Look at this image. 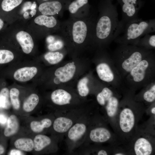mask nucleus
Returning a JSON list of instances; mask_svg holds the SVG:
<instances>
[{
    "label": "nucleus",
    "instance_id": "nucleus-1",
    "mask_svg": "<svg viewBox=\"0 0 155 155\" xmlns=\"http://www.w3.org/2000/svg\"><path fill=\"white\" fill-rule=\"evenodd\" d=\"M111 0H103L100 5V14L95 23L93 37L101 41L110 42L121 32L124 24L118 18L117 7Z\"/></svg>",
    "mask_w": 155,
    "mask_h": 155
},
{
    "label": "nucleus",
    "instance_id": "nucleus-2",
    "mask_svg": "<svg viewBox=\"0 0 155 155\" xmlns=\"http://www.w3.org/2000/svg\"><path fill=\"white\" fill-rule=\"evenodd\" d=\"M155 31L154 19L144 20L138 18L126 23L114 40L123 44H137L142 36Z\"/></svg>",
    "mask_w": 155,
    "mask_h": 155
},
{
    "label": "nucleus",
    "instance_id": "nucleus-3",
    "mask_svg": "<svg viewBox=\"0 0 155 155\" xmlns=\"http://www.w3.org/2000/svg\"><path fill=\"white\" fill-rule=\"evenodd\" d=\"M122 11L121 22L124 25L130 21L138 18V13L144 4L141 0H117Z\"/></svg>",
    "mask_w": 155,
    "mask_h": 155
},
{
    "label": "nucleus",
    "instance_id": "nucleus-4",
    "mask_svg": "<svg viewBox=\"0 0 155 155\" xmlns=\"http://www.w3.org/2000/svg\"><path fill=\"white\" fill-rule=\"evenodd\" d=\"M98 103L101 106H104L108 116L112 117L116 115L118 109V101L113 96L112 91L105 87L99 93L96 97Z\"/></svg>",
    "mask_w": 155,
    "mask_h": 155
},
{
    "label": "nucleus",
    "instance_id": "nucleus-5",
    "mask_svg": "<svg viewBox=\"0 0 155 155\" xmlns=\"http://www.w3.org/2000/svg\"><path fill=\"white\" fill-rule=\"evenodd\" d=\"M145 51L143 49L129 46L130 55L123 62L122 67L123 69L127 72H130L142 60Z\"/></svg>",
    "mask_w": 155,
    "mask_h": 155
},
{
    "label": "nucleus",
    "instance_id": "nucleus-6",
    "mask_svg": "<svg viewBox=\"0 0 155 155\" xmlns=\"http://www.w3.org/2000/svg\"><path fill=\"white\" fill-rule=\"evenodd\" d=\"M88 29L87 25L84 21L78 20L73 24L71 35L73 41L78 44L84 42L87 36Z\"/></svg>",
    "mask_w": 155,
    "mask_h": 155
},
{
    "label": "nucleus",
    "instance_id": "nucleus-7",
    "mask_svg": "<svg viewBox=\"0 0 155 155\" xmlns=\"http://www.w3.org/2000/svg\"><path fill=\"white\" fill-rule=\"evenodd\" d=\"M135 121L134 114L131 109L128 108L123 109L119 116V125L124 132L128 133L133 128Z\"/></svg>",
    "mask_w": 155,
    "mask_h": 155
},
{
    "label": "nucleus",
    "instance_id": "nucleus-8",
    "mask_svg": "<svg viewBox=\"0 0 155 155\" xmlns=\"http://www.w3.org/2000/svg\"><path fill=\"white\" fill-rule=\"evenodd\" d=\"M65 0H53L43 2L39 5V11L43 15H53L62 9Z\"/></svg>",
    "mask_w": 155,
    "mask_h": 155
},
{
    "label": "nucleus",
    "instance_id": "nucleus-9",
    "mask_svg": "<svg viewBox=\"0 0 155 155\" xmlns=\"http://www.w3.org/2000/svg\"><path fill=\"white\" fill-rule=\"evenodd\" d=\"M76 70V67L73 63H69L63 67L57 68L55 72L56 77L61 82H67L73 78Z\"/></svg>",
    "mask_w": 155,
    "mask_h": 155
},
{
    "label": "nucleus",
    "instance_id": "nucleus-10",
    "mask_svg": "<svg viewBox=\"0 0 155 155\" xmlns=\"http://www.w3.org/2000/svg\"><path fill=\"white\" fill-rule=\"evenodd\" d=\"M37 72L38 69L35 67H24L16 70L13 74V77L18 81L26 82L33 78Z\"/></svg>",
    "mask_w": 155,
    "mask_h": 155
},
{
    "label": "nucleus",
    "instance_id": "nucleus-11",
    "mask_svg": "<svg viewBox=\"0 0 155 155\" xmlns=\"http://www.w3.org/2000/svg\"><path fill=\"white\" fill-rule=\"evenodd\" d=\"M16 37L24 52L27 54L31 53L33 48L34 44L32 38L30 34L22 31L18 32Z\"/></svg>",
    "mask_w": 155,
    "mask_h": 155
},
{
    "label": "nucleus",
    "instance_id": "nucleus-12",
    "mask_svg": "<svg viewBox=\"0 0 155 155\" xmlns=\"http://www.w3.org/2000/svg\"><path fill=\"white\" fill-rule=\"evenodd\" d=\"M51 98L55 104L63 105L69 104L71 98V95L66 91L58 89L53 91L51 95Z\"/></svg>",
    "mask_w": 155,
    "mask_h": 155
},
{
    "label": "nucleus",
    "instance_id": "nucleus-13",
    "mask_svg": "<svg viewBox=\"0 0 155 155\" xmlns=\"http://www.w3.org/2000/svg\"><path fill=\"white\" fill-rule=\"evenodd\" d=\"M134 150L136 155H149L152 151V147L150 142L147 139L141 137L135 142Z\"/></svg>",
    "mask_w": 155,
    "mask_h": 155
},
{
    "label": "nucleus",
    "instance_id": "nucleus-14",
    "mask_svg": "<svg viewBox=\"0 0 155 155\" xmlns=\"http://www.w3.org/2000/svg\"><path fill=\"white\" fill-rule=\"evenodd\" d=\"M90 137L93 142L98 143L104 142L110 138L111 134L110 131L105 128L98 127L91 131Z\"/></svg>",
    "mask_w": 155,
    "mask_h": 155
},
{
    "label": "nucleus",
    "instance_id": "nucleus-15",
    "mask_svg": "<svg viewBox=\"0 0 155 155\" xmlns=\"http://www.w3.org/2000/svg\"><path fill=\"white\" fill-rule=\"evenodd\" d=\"M149 63L146 60H142L130 72L133 80L136 82L142 81L144 78L145 71L148 68Z\"/></svg>",
    "mask_w": 155,
    "mask_h": 155
},
{
    "label": "nucleus",
    "instance_id": "nucleus-16",
    "mask_svg": "<svg viewBox=\"0 0 155 155\" xmlns=\"http://www.w3.org/2000/svg\"><path fill=\"white\" fill-rule=\"evenodd\" d=\"M96 71L98 77L102 80L110 82L113 80V73L106 63H102L98 64L96 67Z\"/></svg>",
    "mask_w": 155,
    "mask_h": 155
},
{
    "label": "nucleus",
    "instance_id": "nucleus-17",
    "mask_svg": "<svg viewBox=\"0 0 155 155\" xmlns=\"http://www.w3.org/2000/svg\"><path fill=\"white\" fill-rule=\"evenodd\" d=\"M73 122L70 119L63 117L57 118L54 121L53 128L57 132L65 133L71 127Z\"/></svg>",
    "mask_w": 155,
    "mask_h": 155
},
{
    "label": "nucleus",
    "instance_id": "nucleus-18",
    "mask_svg": "<svg viewBox=\"0 0 155 155\" xmlns=\"http://www.w3.org/2000/svg\"><path fill=\"white\" fill-rule=\"evenodd\" d=\"M86 129V125L82 123H77L69 130L68 136L71 140L76 141L84 134Z\"/></svg>",
    "mask_w": 155,
    "mask_h": 155
},
{
    "label": "nucleus",
    "instance_id": "nucleus-19",
    "mask_svg": "<svg viewBox=\"0 0 155 155\" xmlns=\"http://www.w3.org/2000/svg\"><path fill=\"white\" fill-rule=\"evenodd\" d=\"M19 124L18 119L14 115H11L8 118L7 124L5 129L4 133L7 137L13 135L18 131Z\"/></svg>",
    "mask_w": 155,
    "mask_h": 155
},
{
    "label": "nucleus",
    "instance_id": "nucleus-20",
    "mask_svg": "<svg viewBox=\"0 0 155 155\" xmlns=\"http://www.w3.org/2000/svg\"><path fill=\"white\" fill-rule=\"evenodd\" d=\"M51 142V139L48 136L42 134L37 135L34 140V149L36 151H40L49 146Z\"/></svg>",
    "mask_w": 155,
    "mask_h": 155
},
{
    "label": "nucleus",
    "instance_id": "nucleus-21",
    "mask_svg": "<svg viewBox=\"0 0 155 155\" xmlns=\"http://www.w3.org/2000/svg\"><path fill=\"white\" fill-rule=\"evenodd\" d=\"M14 144L16 148L25 152H30L34 148L33 141L29 138H19L15 141Z\"/></svg>",
    "mask_w": 155,
    "mask_h": 155
},
{
    "label": "nucleus",
    "instance_id": "nucleus-22",
    "mask_svg": "<svg viewBox=\"0 0 155 155\" xmlns=\"http://www.w3.org/2000/svg\"><path fill=\"white\" fill-rule=\"evenodd\" d=\"M52 122L49 118H44L40 121H33L31 122L30 127L32 130L34 132H41L45 128H47L51 125Z\"/></svg>",
    "mask_w": 155,
    "mask_h": 155
},
{
    "label": "nucleus",
    "instance_id": "nucleus-23",
    "mask_svg": "<svg viewBox=\"0 0 155 155\" xmlns=\"http://www.w3.org/2000/svg\"><path fill=\"white\" fill-rule=\"evenodd\" d=\"M39 101V98L36 94H30L24 102L23 108L27 112L32 111L38 104Z\"/></svg>",
    "mask_w": 155,
    "mask_h": 155
},
{
    "label": "nucleus",
    "instance_id": "nucleus-24",
    "mask_svg": "<svg viewBox=\"0 0 155 155\" xmlns=\"http://www.w3.org/2000/svg\"><path fill=\"white\" fill-rule=\"evenodd\" d=\"M34 22L39 25H44L49 28H53L57 24V21L54 17L43 15L37 17L34 19Z\"/></svg>",
    "mask_w": 155,
    "mask_h": 155
},
{
    "label": "nucleus",
    "instance_id": "nucleus-25",
    "mask_svg": "<svg viewBox=\"0 0 155 155\" xmlns=\"http://www.w3.org/2000/svg\"><path fill=\"white\" fill-rule=\"evenodd\" d=\"M45 59L51 64H55L59 63L63 59V54L58 52H49L44 55Z\"/></svg>",
    "mask_w": 155,
    "mask_h": 155
},
{
    "label": "nucleus",
    "instance_id": "nucleus-26",
    "mask_svg": "<svg viewBox=\"0 0 155 155\" xmlns=\"http://www.w3.org/2000/svg\"><path fill=\"white\" fill-rule=\"evenodd\" d=\"M9 94L11 103L13 108L15 110H18L20 106L19 99V90L17 88H12L10 90Z\"/></svg>",
    "mask_w": 155,
    "mask_h": 155
},
{
    "label": "nucleus",
    "instance_id": "nucleus-27",
    "mask_svg": "<svg viewBox=\"0 0 155 155\" xmlns=\"http://www.w3.org/2000/svg\"><path fill=\"white\" fill-rule=\"evenodd\" d=\"M88 0H74L69 4L68 9L70 12L74 14L80 8L88 5Z\"/></svg>",
    "mask_w": 155,
    "mask_h": 155
},
{
    "label": "nucleus",
    "instance_id": "nucleus-28",
    "mask_svg": "<svg viewBox=\"0 0 155 155\" xmlns=\"http://www.w3.org/2000/svg\"><path fill=\"white\" fill-rule=\"evenodd\" d=\"M23 0H3L1 3L2 9L6 11H11L18 6Z\"/></svg>",
    "mask_w": 155,
    "mask_h": 155
},
{
    "label": "nucleus",
    "instance_id": "nucleus-29",
    "mask_svg": "<svg viewBox=\"0 0 155 155\" xmlns=\"http://www.w3.org/2000/svg\"><path fill=\"white\" fill-rule=\"evenodd\" d=\"M88 79L87 77L83 78L79 81L77 88L79 95L82 96H87L89 93V90L87 86Z\"/></svg>",
    "mask_w": 155,
    "mask_h": 155
},
{
    "label": "nucleus",
    "instance_id": "nucleus-30",
    "mask_svg": "<svg viewBox=\"0 0 155 155\" xmlns=\"http://www.w3.org/2000/svg\"><path fill=\"white\" fill-rule=\"evenodd\" d=\"M9 92L8 90L4 88L0 92V108H8L10 106L9 101Z\"/></svg>",
    "mask_w": 155,
    "mask_h": 155
},
{
    "label": "nucleus",
    "instance_id": "nucleus-31",
    "mask_svg": "<svg viewBox=\"0 0 155 155\" xmlns=\"http://www.w3.org/2000/svg\"><path fill=\"white\" fill-rule=\"evenodd\" d=\"M142 37V38H140L137 44L146 45V46L148 45V46L152 48H155V34H145Z\"/></svg>",
    "mask_w": 155,
    "mask_h": 155
},
{
    "label": "nucleus",
    "instance_id": "nucleus-32",
    "mask_svg": "<svg viewBox=\"0 0 155 155\" xmlns=\"http://www.w3.org/2000/svg\"><path fill=\"white\" fill-rule=\"evenodd\" d=\"M14 58V55L11 51L7 50L0 49V64L8 63Z\"/></svg>",
    "mask_w": 155,
    "mask_h": 155
},
{
    "label": "nucleus",
    "instance_id": "nucleus-33",
    "mask_svg": "<svg viewBox=\"0 0 155 155\" xmlns=\"http://www.w3.org/2000/svg\"><path fill=\"white\" fill-rule=\"evenodd\" d=\"M144 99L148 102H152L155 99V85H154L150 90L146 91L144 94Z\"/></svg>",
    "mask_w": 155,
    "mask_h": 155
},
{
    "label": "nucleus",
    "instance_id": "nucleus-34",
    "mask_svg": "<svg viewBox=\"0 0 155 155\" xmlns=\"http://www.w3.org/2000/svg\"><path fill=\"white\" fill-rule=\"evenodd\" d=\"M63 42L60 40H57L53 43L50 44L48 49L50 51H55L61 49L63 46Z\"/></svg>",
    "mask_w": 155,
    "mask_h": 155
},
{
    "label": "nucleus",
    "instance_id": "nucleus-35",
    "mask_svg": "<svg viewBox=\"0 0 155 155\" xmlns=\"http://www.w3.org/2000/svg\"><path fill=\"white\" fill-rule=\"evenodd\" d=\"M32 4V2L30 1H27L25 2L22 6V11L23 12L26 11L27 10L30 9Z\"/></svg>",
    "mask_w": 155,
    "mask_h": 155
},
{
    "label": "nucleus",
    "instance_id": "nucleus-36",
    "mask_svg": "<svg viewBox=\"0 0 155 155\" xmlns=\"http://www.w3.org/2000/svg\"><path fill=\"white\" fill-rule=\"evenodd\" d=\"M7 121V118L6 116L3 114L0 113V124L4 125Z\"/></svg>",
    "mask_w": 155,
    "mask_h": 155
},
{
    "label": "nucleus",
    "instance_id": "nucleus-37",
    "mask_svg": "<svg viewBox=\"0 0 155 155\" xmlns=\"http://www.w3.org/2000/svg\"><path fill=\"white\" fill-rule=\"evenodd\" d=\"M9 155H24V154L20 150L12 149L10 151Z\"/></svg>",
    "mask_w": 155,
    "mask_h": 155
},
{
    "label": "nucleus",
    "instance_id": "nucleus-38",
    "mask_svg": "<svg viewBox=\"0 0 155 155\" xmlns=\"http://www.w3.org/2000/svg\"><path fill=\"white\" fill-rule=\"evenodd\" d=\"M47 41L50 44L52 43L55 40L53 36H48L46 39Z\"/></svg>",
    "mask_w": 155,
    "mask_h": 155
},
{
    "label": "nucleus",
    "instance_id": "nucleus-39",
    "mask_svg": "<svg viewBox=\"0 0 155 155\" xmlns=\"http://www.w3.org/2000/svg\"><path fill=\"white\" fill-rule=\"evenodd\" d=\"M97 154L98 155H107V153L104 150H101L98 152Z\"/></svg>",
    "mask_w": 155,
    "mask_h": 155
},
{
    "label": "nucleus",
    "instance_id": "nucleus-40",
    "mask_svg": "<svg viewBox=\"0 0 155 155\" xmlns=\"http://www.w3.org/2000/svg\"><path fill=\"white\" fill-rule=\"evenodd\" d=\"M53 81L54 83L57 84H58L61 82L59 79L57 77L54 78Z\"/></svg>",
    "mask_w": 155,
    "mask_h": 155
},
{
    "label": "nucleus",
    "instance_id": "nucleus-41",
    "mask_svg": "<svg viewBox=\"0 0 155 155\" xmlns=\"http://www.w3.org/2000/svg\"><path fill=\"white\" fill-rule=\"evenodd\" d=\"M5 151V149L4 147L0 145V155L3 154Z\"/></svg>",
    "mask_w": 155,
    "mask_h": 155
},
{
    "label": "nucleus",
    "instance_id": "nucleus-42",
    "mask_svg": "<svg viewBox=\"0 0 155 155\" xmlns=\"http://www.w3.org/2000/svg\"><path fill=\"white\" fill-rule=\"evenodd\" d=\"M36 7V5L35 2H34L32 3L31 7V9L32 10L35 9Z\"/></svg>",
    "mask_w": 155,
    "mask_h": 155
},
{
    "label": "nucleus",
    "instance_id": "nucleus-43",
    "mask_svg": "<svg viewBox=\"0 0 155 155\" xmlns=\"http://www.w3.org/2000/svg\"><path fill=\"white\" fill-rule=\"evenodd\" d=\"M23 16L25 19H28L29 17L28 13L26 11H25L24 13Z\"/></svg>",
    "mask_w": 155,
    "mask_h": 155
},
{
    "label": "nucleus",
    "instance_id": "nucleus-44",
    "mask_svg": "<svg viewBox=\"0 0 155 155\" xmlns=\"http://www.w3.org/2000/svg\"><path fill=\"white\" fill-rule=\"evenodd\" d=\"M36 10L34 9L31 10V11L30 12V14L32 16H34L36 14Z\"/></svg>",
    "mask_w": 155,
    "mask_h": 155
},
{
    "label": "nucleus",
    "instance_id": "nucleus-45",
    "mask_svg": "<svg viewBox=\"0 0 155 155\" xmlns=\"http://www.w3.org/2000/svg\"><path fill=\"white\" fill-rule=\"evenodd\" d=\"M4 23L2 20L0 18V30L2 28L3 26Z\"/></svg>",
    "mask_w": 155,
    "mask_h": 155
},
{
    "label": "nucleus",
    "instance_id": "nucleus-46",
    "mask_svg": "<svg viewBox=\"0 0 155 155\" xmlns=\"http://www.w3.org/2000/svg\"><path fill=\"white\" fill-rule=\"evenodd\" d=\"M151 112L153 114H155V107H153L151 110Z\"/></svg>",
    "mask_w": 155,
    "mask_h": 155
},
{
    "label": "nucleus",
    "instance_id": "nucleus-47",
    "mask_svg": "<svg viewBox=\"0 0 155 155\" xmlns=\"http://www.w3.org/2000/svg\"><path fill=\"white\" fill-rule=\"evenodd\" d=\"M115 155H124V154L122 153H116Z\"/></svg>",
    "mask_w": 155,
    "mask_h": 155
},
{
    "label": "nucleus",
    "instance_id": "nucleus-48",
    "mask_svg": "<svg viewBox=\"0 0 155 155\" xmlns=\"http://www.w3.org/2000/svg\"><path fill=\"white\" fill-rule=\"evenodd\" d=\"M42 0L43 1V2L49 1V0Z\"/></svg>",
    "mask_w": 155,
    "mask_h": 155
},
{
    "label": "nucleus",
    "instance_id": "nucleus-49",
    "mask_svg": "<svg viewBox=\"0 0 155 155\" xmlns=\"http://www.w3.org/2000/svg\"><path fill=\"white\" fill-rule=\"evenodd\" d=\"M111 0L113 1V0Z\"/></svg>",
    "mask_w": 155,
    "mask_h": 155
}]
</instances>
